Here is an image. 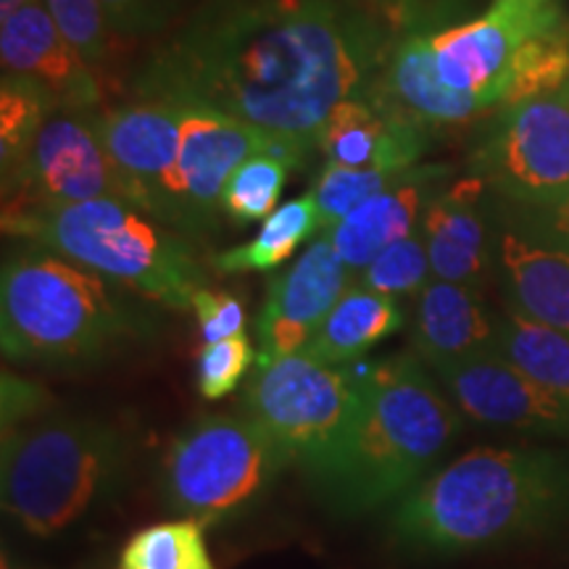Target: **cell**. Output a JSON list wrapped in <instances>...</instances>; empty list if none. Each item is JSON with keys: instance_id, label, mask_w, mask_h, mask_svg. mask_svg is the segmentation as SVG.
<instances>
[{"instance_id": "cell-1", "label": "cell", "mask_w": 569, "mask_h": 569, "mask_svg": "<svg viewBox=\"0 0 569 569\" xmlns=\"http://www.w3.org/2000/svg\"><path fill=\"white\" fill-rule=\"evenodd\" d=\"M393 42L361 0H201L127 90L222 111L311 156L327 117L369 92Z\"/></svg>"}, {"instance_id": "cell-2", "label": "cell", "mask_w": 569, "mask_h": 569, "mask_svg": "<svg viewBox=\"0 0 569 569\" xmlns=\"http://www.w3.org/2000/svg\"><path fill=\"white\" fill-rule=\"evenodd\" d=\"M569 517V465L549 448H472L398 501L393 536L411 551L472 553Z\"/></svg>"}, {"instance_id": "cell-3", "label": "cell", "mask_w": 569, "mask_h": 569, "mask_svg": "<svg viewBox=\"0 0 569 569\" xmlns=\"http://www.w3.org/2000/svg\"><path fill=\"white\" fill-rule=\"evenodd\" d=\"M132 290L67 256L24 243L0 272V346L19 365L71 369L96 365L151 338L156 325Z\"/></svg>"}, {"instance_id": "cell-4", "label": "cell", "mask_w": 569, "mask_h": 569, "mask_svg": "<svg viewBox=\"0 0 569 569\" xmlns=\"http://www.w3.org/2000/svg\"><path fill=\"white\" fill-rule=\"evenodd\" d=\"M361 409L343 467L325 488L343 515L375 511L419 486L461 430V415L415 351L359 365Z\"/></svg>"}, {"instance_id": "cell-5", "label": "cell", "mask_w": 569, "mask_h": 569, "mask_svg": "<svg viewBox=\"0 0 569 569\" xmlns=\"http://www.w3.org/2000/svg\"><path fill=\"white\" fill-rule=\"evenodd\" d=\"M3 232L67 256L142 298L188 311L209 288L196 243L138 206L119 198L3 217Z\"/></svg>"}, {"instance_id": "cell-6", "label": "cell", "mask_w": 569, "mask_h": 569, "mask_svg": "<svg viewBox=\"0 0 569 569\" xmlns=\"http://www.w3.org/2000/svg\"><path fill=\"white\" fill-rule=\"evenodd\" d=\"M130 448L117 427L82 417H34L3 430L0 493L21 532L56 538L117 493Z\"/></svg>"}, {"instance_id": "cell-7", "label": "cell", "mask_w": 569, "mask_h": 569, "mask_svg": "<svg viewBox=\"0 0 569 569\" xmlns=\"http://www.w3.org/2000/svg\"><path fill=\"white\" fill-rule=\"evenodd\" d=\"M288 453L251 417L206 415L169 440L159 461V496L167 511L224 525L259 507Z\"/></svg>"}, {"instance_id": "cell-8", "label": "cell", "mask_w": 569, "mask_h": 569, "mask_svg": "<svg viewBox=\"0 0 569 569\" xmlns=\"http://www.w3.org/2000/svg\"><path fill=\"white\" fill-rule=\"evenodd\" d=\"M243 409L277 440L290 465L303 467L327 488L343 467L359 419V361L325 365L303 351L256 361Z\"/></svg>"}, {"instance_id": "cell-9", "label": "cell", "mask_w": 569, "mask_h": 569, "mask_svg": "<svg viewBox=\"0 0 569 569\" xmlns=\"http://www.w3.org/2000/svg\"><path fill=\"white\" fill-rule=\"evenodd\" d=\"M467 174L515 206H546L569 193V84L496 109L467 153Z\"/></svg>"}, {"instance_id": "cell-10", "label": "cell", "mask_w": 569, "mask_h": 569, "mask_svg": "<svg viewBox=\"0 0 569 569\" xmlns=\"http://www.w3.org/2000/svg\"><path fill=\"white\" fill-rule=\"evenodd\" d=\"M101 111L59 109L42 124L24 163L3 180V217L98 198L130 203L124 177L98 130Z\"/></svg>"}, {"instance_id": "cell-11", "label": "cell", "mask_w": 569, "mask_h": 569, "mask_svg": "<svg viewBox=\"0 0 569 569\" xmlns=\"http://www.w3.org/2000/svg\"><path fill=\"white\" fill-rule=\"evenodd\" d=\"M561 17L551 3L540 11L496 3L482 17L453 27H436L430 32V53L438 80L446 88L478 96L501 109L511 61L525 40Z\"/></svg>"}, {"instance_id": "cell-12", "label": "cell", "mask_w": 569, "mask_h": 569, "mask_svg": "<svg viewBox=\"0 0 569 569\" xmlns=\"http://www.w3.org/2000/svg\"><path fill=\"white\" fill-rule=\"evenodd\" d=\"M493 272L507 306L569 336V248L532 224L519 206L493 198Z\"/></svg>"}, {"instance_id": "cell-13", "label": "cell", "mask_w": 569, "mask_h": 569, "mask_svg": "<svg viewBox=\"0 0 569 569\" xmlns=\"http://www.w3.org/2000/svg\"><path fill=\"white\" fill-rule=\"evenodd\" d=\"M440 386L461 417L501 430L569 438V409L503 356L486 351L436 367Z\"/></svg>"}, {"instance_id": "cell-14", "label": "cell", "mask_w": 569, "mask_h": 569, "mask_svg": "<svg viewBox=\"0 0 569 569\" xmlns=\"http://www.w3.org/2000/svg\"><path fill=\"white\" fill-rule=\"evenodd\" d=\"M353 280L330 238L319 234L293 264L269 280L267 301L256 317L261 346L256 361L303 351Z\"/></svg>"}, {"instance_id": "cell-15", "label": "cell", "mask_w": 569, "mask_h": 569, "mask_svg": "<svg viewBox=\"0 0 569 569\" xmlns=\"http://www.w3.org/2000/svg\"><path fill=\"white\" fill-rule=\"evenodd\" d=\"M0 63L3 74L27 77L53 92L61 109H103L101 77L63 38L42 0L0 19Z\"/></svg>"}, {"instance_id": "cell-16", "label": "cell", "mask_w": 569, "mask_h": 569, "mask_svg": "<svg viewBox=\"0 0 569 569\" xmlns=\"http://www.w3.org/2000/svg\"><path fill=\"white\" fill-rule=\"evenodd\" d=\"M490 188L480 177L448 180L425 206L422 232L432 277L482 288L493 269Z\"/></svg>"}, {"instance_id": "cell-17", "label": "cell", "mask_w": 569, "mask_h": 569, "mask_svg": "<svg viewBox=\"0 0 569 569\" xmlns=\"http://www.w3.org/2000/svg\"><path fill=\"white\" fill-rule=\"evenodd\" d=\"M432 140L436 132L369 88L365 96L348 98L327 117L317 138V151L325 156V163L338 167H380L407 172L422 163Z\"/></svg>"}, {"instance_id": "cell-18", "label": "cell", "mask_w": 569, "mask_h": 569, "mask_svg": "<svg viewBox=\"0 0 569 569\" xmlns=\"http://www.w3.org/2000/svg\"><path fill=\"white\" fill-rule=\"evenodd\" d=\"M451 172L448 163H417L388 190L372 196L325 232L353 277L365 272L396 240L419 230L427 201L440 184L451 180Z\"/></svg>"}, {"instance_id": "cell-19", "label": "cell", "mask_w": 569, "mask_h": 569, "mask_svg": "<svg viewBox=\"0 0 569 569\" xmlns=\"http://www.w3.org/2000/svg\"><path fill=\"white\" fill-rule=\"evenodd\" d=\"M432 30L436 27L425 24L398 34L372 90L438 134L472 122L480 113L490 111V106L478 96L457 92L438 80L430 53Z\"/></svg>"}, {"instance_id": "cell-20", "label": "cell", "mask_w": 569, "mask_h": 569, "mask_svg": "<svg viewBox=\"0 0 569 569\" xmlns=\"http://www.w3.org/2000/svg\"><path fill=\"white\" fill-rule=\"evenodd\" d=\"M498 315L488 309L482 288L432 277L415 298L411 346L427 367L496 351Z\"/></svg>"}, {"instance_id": "cell-21", "label": "cell", "mask_w": 569, "mask_h": 569, "mask_svg": "<svg viewBox=\"0 0 569 569\" xmlns=\"http://www.w3.org/2000/svg\"><path fill=\"white\" fill-rule=\"evenodd\" d=\"M403 322L407 317L396 298L351 282L303 353L325 365H353L377 343L396 336Z\"/></svg>"}, {"instance_id": "cell-22", "label": "cell", "mask_w": 569, "mask_h": 569, "mask_svg": "<svg viewBox=\"0 0 569 569\" xmlns=\"http://www.w3.org/2000/svg\"><path fill=\"white\" fill-rule=\"evenodd\" d=\"M317 232L322 230H319L315 196H298L293 201L277 206L248 243L213 253L209 267L219 274H269L282 267Z\"/></svg>"}, {"instance_id": "cell-23", "label": "cell", "mask_w": 569, "mask_h": 569, "mask_svg": "<svg viewBox=\"0 0 569 569\" xmlns=\"http://www.w3.org/2000/svg\"><path fill=\"white\" fill-rule=\"evenodd\" d=\"M496 348L569 409V336L507 306L498 315Z\"/></svg>"}, {"instance_id": "cell-24", "label": "cell", "mask_w": 569, "mask_h": 569, "mask_svg": "<svg viewBox=\"0 0 569 569\" xmlns=\"http://www.w3.org/2000/svg\"><path fill=\"white\" fill-rule=\"evenodd\" d=\"M61 109L53 92L19 74L0 77V180L24 163L42 124Z\"/></svg>"}, {"instance_id": "cell-25", "label": "cell", "mask_w": 569, "mask_h": 569, "mask_svg": "<svg viewBox=\"0 0 569 569\" xmlns=\"http://www.w3.org/2000/svg\"><path fill=\"white\" fill-rule=\"evenodd\" d=\"M117 569H217L206 528L188 517L153 522L127 538Z\"/></svg>"}, {"instance_id": "cell-26", "label": "cell", "mask_w": 569, "mask_h": 569, "mask_svg": "<svg viewBox=\"0 0 569 569\" xmlns=\"http://www.w3.org/2000/svg\"><path fill=\"white\" fill-rule=\"evenodd\" d=\"M569 84V21L559 17L519 46L507 74L503 106L549 96Z\"/></svg>"}, {"instance_id": "cell-27", "label": "cell", "mask_w": 569, "mask_h": 569, "mask_svg": "<svg viewBox=\"0 0 569 569\" xmlns=\"http://www.w3.org/2000/svg\"><path fill=\"white\" fill-rule=\"evenodd\" d=\"M303 159L293 153L269 151L251 156L230 174L222 193V211L232 224L261 222L280 206V196L293 169H301Z\"/></svg>"}, {"instance_id": "cell-28", "label": "cell", "mask_w": 569, "mask_h": 569, "mask_svg": "<svg viewBox=\"0 0 569 569\" xmlns=\"http://www.w3.org/2000/svg\"><path fill=\"white\" fill-rule=\"evenodd\" d=\"M409 172V169H407ZM407 172H396V169L380 167H338V163H325L322 172L317 174L311 184V196H315L317 213H319V230L330 232L332 227L359 209L369 198L388 190L396 180H401Z\"/></svg>"}, {"instance_id": "cell-29", "label": "cell", "mask_w": 569, "mask_h": 569, "mask_svg": "<svg viewBox=\"0 0 569 569\" xmlns=\"http://www.w3.org/2000/svg\"><path fill=\"white\" fill-rule=\"evenodd\" d=\"M430 280V256L422 232L417 230L388 246L353 282L398 301V298H417Z\"/></svg>"}, {"instance_id": "cell-30", "label": "cell", "mask_w": 569, "mask_h": 569, "mask_svg": "<svg viewBox=\"0 0 569 569\" xmlns=\"http://www.w3.org/2000/svg\"><path fill=\"white\" fill-rule=\"evenodd\" d=\"M113 38L161 40L190 17L201 0H101Z\"/></svg>"}, {"instance_id": "cell-31", "label": "cell", "mask_w": 569, "mask_h": 569, "mask_svg": "<svg viewBox=\"0 0 569 569\" xmlns=\"http://www.w3.org/2000/svg\"><path fill=\"white\" fill-rule=\"evenodd\" d=\"M56 27L63 32L77 53L101 71L111 56V30L101 0H42Z\"/></svg>"}, {"instance_id": "cell-32", "label": "cell", "mask_w": 569, "mask_h": 569, "mask_svg": "<svg viewBox=\"0 0 569 569\" xmlns=\"http://www.w3.org/2000/svg\"><path fill=\"white\" fill-rule=\"evenodd\" d=\"M259 353L253 351L251 340L234 336L219 343H209L198 351L196 365V390L203 401H222L234 388L243 382L251 365H256Z\"/></svg>"}, {"instance_id": "cell-33", "label": "cell", "mask_w": 569, "mask_h": 569, "mask_svg": "<svg viewBox=\"0 0 569 569\" xmlns=\"http://www.w3.org/2000/svg\"><path fill=\"white\" fill-rule=\"evenodd\" d=\"M190 311L196 315L203 346L219 343V340L243 336L246 332V306L232 293H219V290L201 288L193 296Z\"/></svg>"}, {"instance_id": "cell-34", "label": "cell", "mask_w": 569, "mask_h": 569, "mask_svg": "<svg viewBox=\"0 0 569 569\" xmlns=\"http://www.w3.org/2000/svg\"><path fill=\"white\" fill-rule=\"evenodd\" d=\"M390 32L403 34L440 19L438 0H361Z\"/></svg>"}, {"instance_id": "cell-35", "label": "cell", "mask_w": 569, "mask_h": 569, "mask_svg": "<svg viewBox=\"0 0 569 569\" xmlns=\"http://www.w3.org/2000/svg\"><path fill=\"white\" fill-rule=\"evenodd\" d=\"M46 407L48 396L38 386L9 372L3 375V430L30 422V419L40 417Z\"/></svg>"}, {"instance_id": "cell-36", "label": "cell", "mask_w": 569, "mask_h": 569, "mask_svg": "<svg viewBox=\"0 0 569 569\" xmlns=\"http://www.w3.org/2000/svg\"><path fill=\"white\" fill-rule=\"evenodd\" d=\"M532 224L569 248V193L546 206H519Z\"/></svg>"}, {"instance_id": "cell-37", "label": "cell", "mask_w": 569, "mask_h": 569, "mask_svg": "<svg viewBox=\"0 0 569 569\" xmlns=\"http://www.w3.org/2000/svg\"><path fill=\"white\" fill-rule=\"evenodd\" d=\"M496 3H509V6H517V9L540 11V9H546V6H551L553 0H496Z\"/></svg>"}, {"instance_id": "cell-38", "label": "cell", "mask_w": 569, "mask_h": 569, "mask_svg": "<svg viewBox=\"0 0 569 569\" xmlns=\"http://www.w3.org/2000/svg\"><path fill=\"white\" fill-rule=\"evenodd\" d=\"M30 3H38V0H0V19L11 17V13H17L19 9H24V6Z\"/></svg>"}]
</instances>
